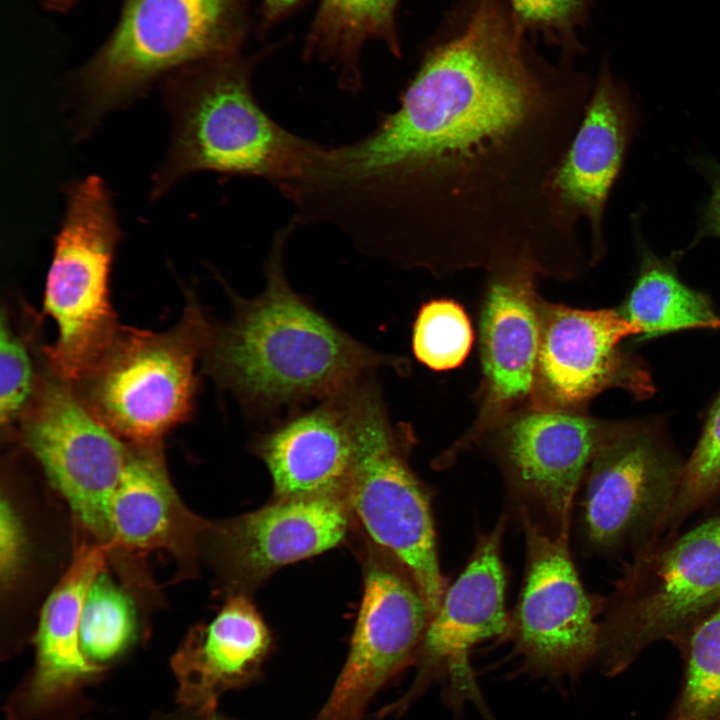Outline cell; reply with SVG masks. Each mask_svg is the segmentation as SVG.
<instances>
[{
    "label": "cell",
    "mask_w": 720,
    "mask_h": 720,
    "mask_svg": "<svg viewBox=\"0 0 720 720\" xmlns=\"http://www.w3.org/2000/svg\"><path fill=\"white\" fill-rule=\"evenodd\" d=\"M455 16L395 110L357 140L318 145L286 189L293 218L404 266L571 267L580 241L550 186L594 81L540 56L507 0H462Z\"/></svg>",
    "instance_id": "cell-1"
},
{
    "label": "cell",
    "mask_w": 720,
    "mask_h": 720,
    "mask_svg": "<svg viewBox=\"0 0 720 720\" xmlns=\"http://www.w3.org/2000/svg\"><path fill=\"white\" fill-rule=\"evenodd\" d=\"M295 227L290 221L275 233L258 296L229 290L231 318L212 324L202 357L206 373L252 414L319 403L393 364L293 291L283 260Z\"/></svg>",
    "instance_id": "cell-2"
},
{
    "label": "cell",
    "mask_w": 720,
    "mask_h": 720,
    "mask_svg": "<svg viewBox=\"0 0 720 720\" xmlns=\"http://www.w3.org/2000/svg\"><path fill=\"white\" fill-rule=\"evenodd\" d=\"M254 64L237 55L167 77L173 132L153 179L154 197L199 171L262 178L277 188L300 175L318 143L291 133L262 109L252 89Z\"/></svg>",
    "instance_id": "cell-3"
},
{
    "label": "cell",
    "mask_w": 720,
    "mask_h": 720,
    "mask_svg": "<svg viewBox=\"0 0 720 720\" xmlns=\"http://www.w3.org/2000/svg\"><path fill=\"white\" fill-rule=\"evenodd\" d=\"M719 607L720 510L629 558L602 597L594 661L615 676L656 642L669 640L680 649Z\"/></svg>",
    "instance_id": "cell-4"
},
{
    "label": "cell",
    "mask_w": 720,
    "mask_h": 720,
    "mask_svg": "<svg viewBox=\"0 0 720 720\" xmlns=\"http://www.w3.org/2000/svg\"><path fill=\"white\" fill-rule=\"evenodd\" d=\"M247 0H124L75 76L85 127L186 67L238 55ZM86 129V128H84Z\"/></svg>",
    "instance_id": "cell-5"
},
{
    "label": "cell",
    "mask_w": 720,
    "mask_h": 720,
    "mask_svg": "<svg viewBox=\"0 0 720 720\" xmlns=\"http://www.w3.org/2000/svg\"><path fill=\"white\" fill-rule=\"evenodd\" d=\"M212 323L196 297H187L179 322L156 333L120 327L95 365L70 384L85 406L123 440L160 443L193 409Z\"/></svg>",
    "instance_id": "cell-6"
},
{
    "label": "cell",
    "mask_w": 720,
    "mask_h": 720,
    "mask_svg": "<svg viewBox=\"0 0 720 720\" xmlns=\"http://www.w3.org/2000/svg\"><path fill=\"white\" fill-rule=\"evenodd\" d=\"M120 228L109 191L97 176L73 183L55 237L43 308L57 338L43 349L46 369L68 384L101 358L119 328L109 299V274Z\"/></svg>",
    "instance_id": "cell-7"
},
{
    "label": "cell",
    "mask_w": 720,
    "mask_h": 720,
    "mask_svg": "<svg viewBox=\"0 0 720 720\" xmlns=\"http://www.w3.org/2000/svg\"><path fill=\"white\" fill-rule=\"evenodd\" d=\"M350 400L354 452L345 492L353 517L409 570L432 617L447 587L428 495L405 461L372 377L352 388Z\"/></svg>",
    "instance_id": "cell-8"
},
{
    "label": "cell",
    "mask_w": 720,
    "mask_h": 720,
    "mask_svg": "<svg viewBox=\"0 0 720 720\" xmlns=\"http://www.w3.org/2000/svg\"><path fill=\"white\" fill-rule=\"evenodd\" d=\"M684 467L656 426H615L585 473L582 522L588 547L630 558L656 541Z\"/></svg>",
    "instance_id": "cell-9"
},
{
    "label": "cell",
    "mask_w": 720,
    "mask_h": 720,
    "mask_svg": "<svg viewBox=\"0 0 720 720\" xmlns=\"http://www.w3.org/2000/svg\"><path fill=\"white\" fill-rule=\"evenodd\" d=\"M25 447L74 515L104 544L110 505L132 452L67 382L45 369L37 394L18 422Z\"/></svg>",
    "instance_id": "cell-10"
},
{
    "label": "cell",
    "mask_w": 720,
    "mask_h": 720,
    "mask_svg": "<svg viewBox=\"0 0 720 720\" xmlns=\"http://www.w3.org/2000/svg\"><path fill=\"white\" fill-rule=\"evenodd\" d=\"M527 561L509 633L530 672L574 676L594 661L602 597L589 594L569 550V533L550 534L521 508Z\"/></svg>",
    "instance_id": "cell-11"
},
{
    "label": "cell",
    "mask_w": 720,
    "mask_h": 720,
    "mask_svg": "<svg viewBox=\"0 0 720 720\" xmlns=\"http://www.w3.org/2000/svg\"><path fill=\"white\" fill-rule=\"evenodd\" d=\"M361 606L343 668L315 720H362L375 695L415 661L431 619L409 570L369 541Z\"/></svg>",
    "instance_id": "cell-12"
},
{
    "label": "cell",
    "mask_w": 720,
    "mask_h": 720,
    "mask_svg": "<svg viewBox=\"0 0 720 720\" xmlns=\"http://www.w3.org/2000/svg\"><path fill=\"white\" fill-rule=\"evenodd\" d=\"M638 120L628 87L614 79L604 59L582 119L550 186L552 211L563 229L578 235V222L581 218L587 220L594 259L605 249V209Z\"/></svg>",
    "instance_id": "cell-13"
},
{
    "label": "cell",
    "mask_w": 720,
    "mask_h": 720,
    "mask_svg": "<svg viewBox=\"0 0 720 720\" xmlns=\"http://www.w3.org/2000/svg\"><path fill=\"white\" fill-rule=\"evenodd\" d=\"M504 527L501 519L489 534L479 538L470 561L446 590L427 625L415 658L418 670L412 686L381 715L403 711L433 677L443 672L451 678L455 691L478 697L469 653L483 640L508 634L510 627L500 557Z\"/></svg>",
    "instance_id": "cell-14"
},
{
    "label": "cell",
    "mask_w": 720,
    "mask_h": 720,
    "mask_svg": "<svg viewBox=\"0 0 720 720\" xmlns=\"http://www.w3.org/2000/svg\"><path fill=\"white\" fill-rule=\"evenodd\" d=\"M346 492L274 499L215 529L217 553L236 593L279 568L343 543L353 524Z\"/></svg>",
    "instance_id": "cell-15"
},
{
    "label": "cell",
    "mask_w": 720,
    "mask_h": 720,
    "mask_svg": "<svg viewBox=\"0 0 720 720\" xmlns=\"http://www.w3.org/2000/svg\"><path fill=\"white\" fill-rule=\"evenodd\" d=\"M540 320L537 370L558 403L578 404L610 386L640 399L653 392L646 367L620 349L636 335L621 312L548 305Z\"/></svg>",
    "instance_id": "cell-16"
},
{
    "label": "cell",
    "mask_w": 720,
    "mask_h": 720,
    "mask_svg": "<svg viewBox=\"0 0 720 720\" xmlns=\"http://www.w3.org/2000/svg\"><path fill=\"white\" fill-rule=\"evenodd\" d=\"M106 544H82L48 596L35 636L36 660L27 680L10 697L7 720L55 718L103 667L89 660L80 644V618L87 592L103 571Z\"/></svg>",
    "instance_id": "cell-17"
},
{
    "label": "cell",
    "mask_w": 720,
    "mask_h": 720,
    "mask_svg": "<svg viewBox=\"0 0 720 720\" xmlns=\"http://www.w3.org/2000/svg\"><path fill=\"white\" fill-rule=\"evenodd\" d=\"M615 427L560 411L515 420L504 436L514 489L568 532L574 498L594 456Z\"/></svg>",
    "instance_id": "cell-18"
},
{
    "label": "cell",
    "mask_w": 720,
    "mask_h": 720,
    "mask_svg": "<svg viewBox=\"0 0 720 720\" xmlns=\"http://www.w3.org/2000/svg\"><path fill=\"white\" fill-rule=\"evenodd\" d=\"M352 387L257 438L254 448L271 475L274 499L345 491L354 452Z\"/></svg>",
    "instance_id": "cell-19"
},
{
    "label": "cell",
    "mask_w": 720,
    "mask_h": 720,
    "mask_svg": "<svg viewBox=\"0 0 720 720\" xmlns=\"http://www.w3.org/2000/svg\"><path fill=\"white\" fill-rule=\"evenodd\" d=\"M271 648V633L257 609L245 594L234 593L173 656L178 703L186 710L216 711L224 693L256 679Z\"/></svg>",
    "instance_id": "cell-20"
},
{
    "label": "cell",
    "mask_w": 720,
    "mask_h": 720,
    "mask_svg": "<svg viewBox=\"0 0 720 720\" xmlns=\"http://www.w3.org/2000/svg\"><path fill=\"white\" fill-rule=\"evenodd\" d=\"M482 313V355L492 397L511 402L526 396L537 370L540 313L529 262L498 266Z\"/></svg>",
    "instance_id": "cell-21"
},
{
    "label": "cell",
    "mask_w": 720,
    "mask_h": 720,
    "mask_svg": "<svg viewBox=\"0 0 720 720\" xmlns=\"http://www.w3.org/2000/svg\"><path fill=\"white\" fill-rule=\"evenodd\" d=\"M198 526L171 485L160 443L133 444L110 505L108 546L136 552L177 548Z\"/></svg>",
    "instance_id": "cell-22"
},
{
    "label": "cell",
    "mask_w": 720,
    "mask_h": 720,
    "mask_svg": "<svg viewBox=\"0 0 720 720\" xmlns=\"http://www.w3.org/2000/svg\"><path fill=\"white\" fill-rule=\"evenodd\" d=\"M399 0H320L305 46V57L332 64L340 86L356 92L362 86L361 52L380 41L401 56L396 9Z\"/></svg>",
    "instance_id": "cell-23"
},
{
    "label": "cell",
    "mask_w": 720,
    "mask_h": 720,
    "mask_svg": "<svg viewBox=\"0 0 720 720\" xmlns=\"http://www.w3.org/2000/svg\"><path fill=\"white\" fill-rule=\"evenodd\" d=\"M621 314L638 340L719 321L709 297L680 279L674 257L660 258L646 248Z\"/></svg>",
    "instance_id": "cell-24"
},
{
    "label": "cell",
    "mask_w": 720,
    "mask_h": 720,
    "mask_svg": "<svg viewBox=\"0 0 720 720\" xmlns=\"http://www.w3.org/2000/svg\"><path fill=\"white\" fill-rule=\"evenodd\" d=\"M680 650L684 681L666 720H720V607L691 631Z\"/></svg>",
    "instance_id": "cell-25"
},
{
    "label": "cell",
    "mask_w": 720,
    "mask_h": 720,
    "mask_svg": "<svg viewBox=\"0 0 720 720\" xmlns=\"http://www.w3.org/2000/svg\"><path fill=\"white\" fill-rule=\"evenodd\" d=\"M135 612L128 595L103 571L92 582L80 618V644L96 664L118 656L134 637Z\"/></svg>",
    "instance_id": "cell-26"
},
{
    "label": "cell",
    "mask_w": 720,
    "mask_h": 720,
    "mask_svg": "<svg viewBox=\"0 0 720 720\" xmlns=\"http://www.w3.org/2000/svg\"><path fill=\"white\" fill-rule=\"evenodd\" d=\"M720 496V394L712 404L702 434L685 462L680 487L660 537L679 531L697 511Z\"/></svg>",
    "instance_id": "cell-27"
},
{
    "label": "cell",
    "mask_w": 720,
    "mask_h": 720,
    "mask_svg": "<svg viewBox=\"0 0 720 720\" xmlns=\"http://www.w3.org/2000/svg\"><path fill=\"white\" fill-rule=\"evenodd\" d=\"M473 331L464 309L451 300H432L419 310L413 326L415 357L433 370L460 366L470 352Z\"/></svg>",
    "instance_id": "cell-28"
},
{
    "label": "cell",
    "mask_w": 720,
    "mask_h": 720,
    "mask_svg": "<svg viewBox=\"0 0 720 720\" xmlns=\"http://www.w3.org/2000/svg\"><path fill=\"white\" fill-rule=\"evenodd\" d=\"M597 0H507L516 25L527 35L559 46L570 59L584 52L577 30Z\"/></svg>",
    "instance_id": "cell-29"
},
{
    "label": "cell",
    "mask_w": 720,
    "mask_h": 720,
    "mask_svg": "<svg viewBox=\"0 0 720 720\" xmlns=\"http://www.w3.org/2000/svg\"><path fill=\"white\" fill-rule=\"evenodd\" d=\"M0 327V421L8 428L19 422L33 402L42 376L37 375L24 339L13 330L4 310Z\"/></svg>",
    "instance_id": "cell-30"
},
{
    "label": "cell",
    "mask_w": 720,
    "mask_h": 720,
    "mask_svg": "<svg viewBox=\"0 0 720 720\" xmlns=\"http://www.w3.org/2000/svg\"><path fill=\"white\" fill-rule=\"evenodd\" d=\"M24 549L21 520L9 500L3 497L0 508V573L3 586L10 584L18 574Z\"/></svg>",
    "instance_id": "cell-31"
},
{
    "label": "cell",
    "mask_w": 720,
    "mask_h": 720,
    "mask_svg": "<svg viewBox=\"0 0 720 720\" xmlns=\"http://www.w3.org/2000/svg\"><path fill=\"white\" fill-rule=\"evenodd\" d=\"M695 167L706 178L710 196L703 208L694 243L705 237L720 239V164L707 157L696 158Z\"/></svg>",
    "instance_id": "cell-32"
},
{
    "label": "cell",
    "mask_w": 720,
    "mask_h": 720,
    "mask_svg": "<svg viewBox=\"0 0 720 720\" xmlns=\"http://www.w3.org/2000/svg\"><path fill=\"white\" fill-rule=\"evenodd\" d=\"M154 720H232L216 711L196 712L182 708V711L169 714H159Z\"/></svg>",
    "instance_id": "cell-33"
},
{
    "label": "cell",
    "mask_w": 720,
    "mask_h": 720,
    "mask_svg": "<svg viewBox=\"0 0 720 720\" xmlns=\"http://www.w3.org/2000/svg\"><path fill=\"white\" fill-rule=\"evenodd\" d=\"M299 1L300 0H265L263 7L264 16L269 21L279 19Z\"/></svg>",
    "instance_id": "cell-34"
},
{
    "label": "cell",
    "mask_w": 720,
    "mask_h": 720,
    "mask_svg": "<svg viewBox=\"0 0 720 720\" xmlns=\"http://www.w3.org/2000/svg\"><path fill=\"white\" fill-rule=\"evenodd\" d=\"M44 7L49 11L65 12L70 9L69 0H43Z\"/></svg>",
    "instance_id": "cell-35"
},
{
    "label": "cell",
    "mask_w": 720,
    "mask_h": 720,
    "mask_svg": "<svg viewBox=\"0 0 720 720\" xmlns=\"http://www.w3.org/2000/svg\"><path fill=\"white\" fill-rule=\"evenodd\" d=\"M78 0H69L70 8L77 2Z\"/></svg>",
    "instance_id": "cell-36"
}]
</instances>
